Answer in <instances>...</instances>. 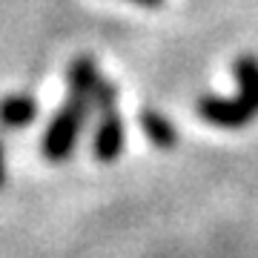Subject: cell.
<instances>
[{
    "instance_id": "1",
    "label": "cell",
    "mask_w": 258,
    "mask_h": 258,
    "mask_svg": "<svg viewBox=\"0 0 258 258\" xmlns=\"http://www.w3.org/2000/svg\"><path fill=\"white\" fill-rule=\"evenodd\" d=\"M232 72L238 81L235 98H218V95L198 98V115L212 126L241 129L258 115V60L252 55H241Z\"/></svg>"
},
{
    "instance_id": "2",
    "label": "cell",
    "mask_w": 258,
    "mask_h": 258,
    "mask_svg": "<svg viewBox=\"0 0 258 258\" xmlns=\"http://www.w3.org/2000/svg\"><path fill=\"white\" fill-rule=\"evenodd\" d=\"M89 115H92V103L69 95L63 106L52 115L46 132H43V141H40L43 158L52 161V164H63L78 147V138H81Z\"/></svg>"
},
{
    "instance_id": "3",
    "label": "cell",
    "mask_w": 258,
    "mask_h": 258,
    "mask_svg": "<svg viewBox=\"0 0 258 258\" xmlns=\"http://www.w3.org/2000/svg\"><path fill=\"white\" fill-rule=\"evenodd\" d=\"M126 144V132H123V120H120L118 109L98 115V126H95L92 138V152L101 164H115L123 152Z\"/></svg>"
},
{
    "instance_id": "4",
    "label": "cell",
    "mask_w": 258,
    "mask_h": 258,
    "mask_svg": "<svg viewBox=\"0 0 258 258\" xmlns=\"http://www.w3.org/2000/svg\"><path fill=\"white\" fill-rule=\"evenodd\" d=\"M37 101L26 92H9L0 98V126L3 129H23L37 118Z\"/></svg>"
},
{
    "instance_id": "5",
    "label": "cell",
    "mask_w": 258,
    "mask_h": 258,
    "mask_svg": "<svg viewBox=\"0 0 258 258\" xmlns=\"http://www.w3.org/2000/svg\"><path fill=\"white\" fill-rule=\"evenodd\" d=\"M101 83V75H98V63H95L89 55L75 57L69 63V72H66V86H69V95L72 98H83V101L92 103V92L95 86Z\"/></svg>"
},
{
    "instance_id": "6",
    "label": "cell",
    "mask_w": 258,
    "mask_h": 258,
    "mask_svg": "<svg viewBox=\"0 0 258 258\" xmlns=\"http://www.w3.org/2000/svg\"><path fill=\"white\" fill-rule=\"evenodd\" d=\"M138 123L144 129V135H147L158 149H172L178 144V129L172 126V120L161 115L158 109H144L138 115Z\"/></svg>"
},
{
    "instance_id": "7",
    "label": "cell",
    "mask_w": 258,
    "mask_h": 258,
    "mask_svg": "<svg viewBox=\"0 0 258 258\" xmlns=\"http://www.w3.org/2000/svg\"><path fill=\"white\" fill-rule=\"evenodd\" d=\"M115 106H118V86L112 81H106V78H101V83L92 92V112L103 115V112H112Z\"/></svg>"
},
{
    "instance_id": "8",
    "label": "cell",
    "mask_w": 258,
    "mask_h": 258,
    "mask_svg": "<svg viewBox=\"0 0 258 258\" xmlns=\"http://www.w3.org/2000/svg\"><path fill=\"white\" fill-rule=\"evenodd\" d=\"M6 184V161H3V144H0V186Z\"/></svg>"
},
{
    "instance_id": "9",
    "label": "cell",
    "mask_w": 258,
    "mask_h": 258,
    "mask_svg": "<svg viewBox=\"0 0 258 258\" xmlns=\"http://www.w3.org/2000/svg\"><path fill=\"white\" fill-rule=\"evenodd\" d=\"M132 3H138V6H149V9H155V6H161L164 0H132Z\"/></svg>"
}]
</instances>
